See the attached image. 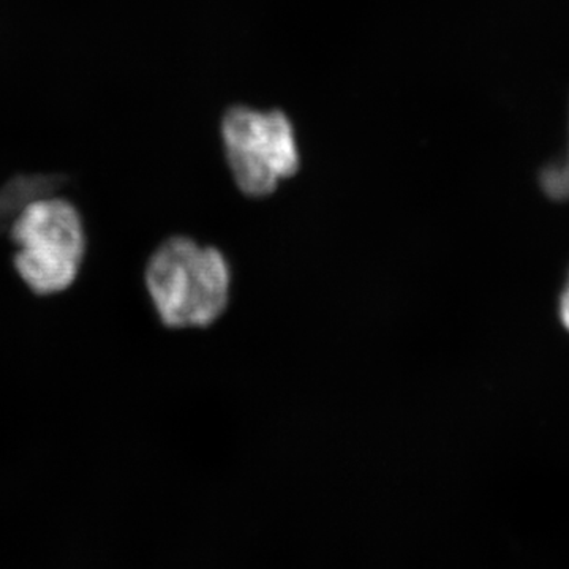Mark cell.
I'll return each instance as SVG.
<instances>
[{"mask_svg":"<svg viewBox=\"0 0 569 569\" xmlns=\"http://www.w3.org/2000/svg\"><path fill=\"white\" fill-rule=\"evenodd\" d=\"M43 182L47 181L44 179H39V181L28 179L22 186H13V189L3 190L2 194H0V212L18 213L21 211L22 206L29 203L33 198L40 197V194H48V190H36ZM0 220L7 222V217H0Z\"/></svg>","mask_w":569,"mask_h":569,"instance_id":"5","label":"cell"},{"mask_svg":"<svg viewBox=\"0 0 569 569\" xmlns=\"http://www.w3.org/2000/svg\"><path fill=\"white\" fill-rule=\"evenodd\" d=\"M539 181L545 193L552 200H569V144L563 159L546 167Z\"/></svg>","mask_w":569,"mask_h":569,"instance_id":"4","label":"cell"},{"mask_svg":"<svg viewBox=\"0 0 569 569\" xmlns=\"http://www.w3.org/2000/svg\"><path fill=\"white\" fill-rule=\"evenodd\" d=\"M222 132L231 173L249 197L274 192L298 171L293 127L283 112L233 108L224 116Z\"/></svg>","mask_w":569,"mask_h":569,"instance_id":"3","label":"cell"},{"mask_svg":"<svg viewBox=\"0 0 569 569\" xmlns=\"http://www.w3.org/2000/svg\"><path fill=\"white\" fill-rule=\"evenodd\" d=\"M13 266L39 296L62 293L77 280L88 252L78 209L63 198L40 194L22 206L10 227Z\"/></svg>","mask_w":569,"mask_h":569,"instance_id":"2","label":"cell"},{"mask_svg":"<svg viewBox=\"0 0 569 569\" xmlns=\"http://www.w3.org/2000/svg\"><path fill=\"white\" fill-rule=\"evenodd\" d=\"M560 317L565 328L569 329V280L560 299Z\"/></svg>","mask_w":569,"mask_h":569,"instance_id":"6","label":"cell"},{"mask_svg":"<svg viewBox=\"0 0 569 569\" xmlns=\"http://www.w3.org/2000/svg\"><path fill=\"white\" fill-rule=\"evenodd\" d=\"M144 282L168 328H208L230 305L231 268L224 254L182 236L157 247L146 264Z\"/></svg>","mask_w":569,"mask_h":569,"instance_id":"1","label":"cell"}]
</instances>
